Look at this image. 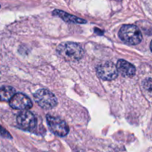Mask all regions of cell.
<instances>
[{"label": "cell", "mask_w": 152, "mask_h": 152, "mask_svg": "<svg viewBox=\"0 0 152 152\" xmlns=\"http://www.w3.org/2000/svg\"><path fill=\"white\" fill-rule=\"evenodd\" d=\"M150 48H151V50L152 52V41L151 42V45H150Z\"/></svg>", "instance_id": "13"}, {"label": "cell", "mask_w": 152, "mask_h": 152, "mask_svg": "<svg viewBox=\"0 0 152 152\" xmlns=\"http://www.w3.org/2000/svg\"><path fill=\"white\" fill-rule=\"evenodd\" d=\"M17 122L20 128L26 131H31L37 126V120L35 116L29 111H25L18 115Z\"/></svg>", "instance_id": "6"}, {"label": "cell", "mask_w": 152, "mask_h": 152, "mask_svg": "<svg viewBox=\"0 0 152 152\" xmlns=\"http://www.w3.org/2000/svg\"><path fill=\"white\" fill-rule=\"evenodd\" d=\"M0 136H2V137H5V138H8V139H11L12 137H11V134H9L8 131H7L2 125H0Z\"/></svg>", "instance_id": "12"}, {"label": "cell", "mask_w": 152, "mask_h": 152, "mask_svg": "<svg viewBox=\"0 0 152 152\" xmlns=\"http://www.w3.org/2000/svg\"><path fill=\"white\" fill-rule=\"evenodd\" d=\"M96 73L101 79L104 81H113L118 76L116 66L113 62H106L99 65L96 69Z\"/></svg>", "instance_id": "5"}, {"label": "cell", "mask_w": 152, "mask_h": 152, "mask_svg": "<svg viewBox=\"0 0 152 152\" xmlns=\"http://www.w3.org/2000/svg\"><path fill=\"white\" fill-rule=\"evenodd\" d=\"M34 97L37 104L43 109H52L58 104V101L55 95L46 89L38 90L34 93Z\"/></svg>", "instance_id": "3"}, {"label": "cell", "mask_w": 152, "mask_h": 152, "mask_svg": "<svg viewBox=\"0 0 152 152\" xmlns=\"http://www.w3.org/2000/svg\"><path fill=\"white\" fill-rule=\"evenodd\" d=\"M16 94L15 89L10 86H3L0 87V101L10 102L13 96Z\"/></svg>", "instance_id": "10"}, {"label": "cell", "mask_w": 152, "mask_h": 152, "mask_svg": "<svg viewBox=\"0 0 152 152\" xmlns=\"http://www.w3.org/2000/svg\"><path fill=\"white\" fill-rule=\"evenodd\" d=\"M119 37L122 41L128 45H137L142 40L141 31L134 25L122 26L119 30Z\"/></svg>", "instance_id": "2"}, {"label": "cell", "mask_w": 152, "mask_h": 152, "mask_svg": "<svg viewBox=\"0 0 152 152\" xmlns=\"http://www.w3.org/2000/svg\"><path fill=\"white\" fill-rule=\"evenodd\" d=\"M10 106L15 110H26L32 107L33 103L26 95L23 93H16L9 102Z\"/></svg>", "instance_id": "7"}, {"label": "cell", "mask_w": 152, "mask_h": 152, "mask_svg": "<svg viewBox=\"0 0 152 152\" xmlns=\"http://www.w3.org/2000/svg\"><path fill=\"white\" fill-rule=\"evenodd\" d=\"M57 52L66 61H79L84 56V49L78 43L72 42L62 43L57 48Z\"/></svg>", "instance_id": "1"}, {"label": "cell", "mask_w": 152, "mask_h": 152, "mask_svg": "<svg viewBox=\"0 0 152 152\" xmlns=\"http://www.w3.org/2000/svg\"><path fill=\"white\" fill-rule=\"evenodd\" d=\"M52 14L55 16H58L60 18L62 19L64 21L69 23H75V24H85L87 23V21L85 20L77 17L74 15L66 13L64 11H61V10H55L52 13Z\"/></svg>", "instance_id": "9"}, {"label": "cell", "mask_w": 152, "mask_h": 152, "mask_svg": "<svg viewBox=\"0 0 152 152\" xmlns=\"http://www.w3.org/2000/svg\"><path fill=\"white\" fill-rule=\"evenodd\" d=\"M143 87L147 91L152 93V78L145 79L143 82Z\"/></svg>", "instance_id": "11"}, {"label": "cell", "mask_w": 152, "mask_h": 152, "mask_svg": "<svg viewBox=\"0 0 152 152\" xmlns=\"http://www.w3.org/2000/svg\"><path fill=\"white\" fill-rule=\"evenodd\" d=\"M116 68L118 72L124 77H133L136 73L135 66L125 60H119L116 64Z\"/></svg>", "instance_id": "8"}, {"label": "cell", "mask_w": 152, "mask_h": 152, "mask_svg": "<svg viewBox=\"0 0 152 152\" xmlns=\"http://www.w3.org/2000/svg\"><path fill=\"white\" fill-rule=\"evenodd\" d=\"M48 125L53 134L59 137H65L69 133V126L65 121L56 116L47 115L46 116Z\"/></svg>", "instance_id": "4"}]
</instances>
